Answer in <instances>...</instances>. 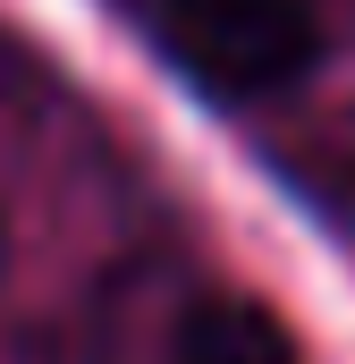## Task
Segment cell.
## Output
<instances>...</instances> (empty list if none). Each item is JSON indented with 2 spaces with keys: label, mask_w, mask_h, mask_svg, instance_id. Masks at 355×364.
<instances>
[{
  "label": "cell",
  "mask_w": 355,
  "mask_h": 364,
  "mask_svg": "<svg viewBox=\"0 0 355 364\" xmlns=\"http://www.w3.org/2000/svg\"><path fill=\"white\" fill-rule=\"evenodd\" d=\"M153 43L203 102H271L322 60L313 0H153Z\"/></svg>",
  "instance_id": "obj_1"
},
{
  "label": "cell",
  "mask_w": 355,
  "mask_h": 364,
  "mask_svg": "<svg viewBox=\"0 0 355 364\" xmlns=\"http://www.w3.org/2000/svg\"><path fill=\"white\" fill-rule=\"evenodd\" d=\"M170 364H305V356L288 348V331L271 322L263 305H237V296H220V305L186 314V331H178Z\"/></svg>",
  "instance_id": "obj_2"
}]
</instances>
